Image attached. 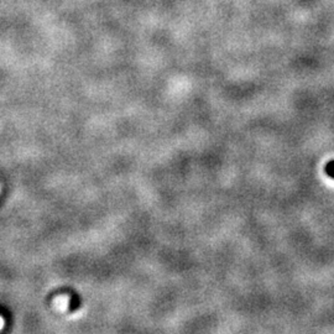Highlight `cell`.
<instances>
[{
    "instance_id": "obj_1",
    "label": "cell",
    "mask_w": 334,
    "mask_h": 334,
    "mask_svg": "<svg viewBox=\"0 0 334 334\" xmlns=\"http://www.w3.org/2000/svg\"><path fill=\"white\" fill-rule=\"evenodd\" d=\"M53 304L56 310L61 311V312H65V311L68 308V306H70V297H68L67 295H61V296H57L53 299Z\"/></svg>"
},
{
    "instance_id": "obj_2",
    "label": "cell",
    "mask_w": 334,
    "mask_h": 334,
    "mask_svg": "<svg viewBox=\"0 0 334 334\" xmlns=\"http://www.w3.org/2000/svg\"><path fill=\"white\" fill-rule=\"evenodd\" d=\"M3 327H4V319L1 317H0V331L3 329Z\"/></svg>"
}]
</instances>
